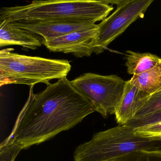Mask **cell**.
<instances>
[{
	"instance_id": "cell-1",
	"label": "cell",
	"mask_w": 161,
	"mask_h": 161,
	"mask_svg": "<svg viewBox=\"0 0 161 161\" xmlns=\"http://www.w3.org/2000/svg\"><path fill=\"white\" fill-rule=\"evenodd\" d=\"M47 86L38 94L34 93V86H30L28 99L4 140L16 143L22 150L28 149L73 128L96 112L67 77Z\"/></svg>"
},
{
	"instance_id": "cell-2",
	"label": "cell",
	"mask_w": 161,
	"mask_h": 161,
	"mask_svg": "<svg viewBox=\"0 0 161 161\" xmlns=\"http://www.w3.org/2000/svg\"><path fill=\"white\" fill-rule=\"evenodd\" d=\"M107 1H34L28 5L2 7L0 21L93 22L103 21L114 10Z\"/></svg>"
},
{
	"instance_id": "cell-3",
	"label": "cell",
	"mask_w": 161,
	"mask_h": 161,
	"mask_svg": "<svg viewBox=\"0 0 161 161\" xmlns=\"http://www.w3.org/2000/svg\"><path fill=\"white\" fill-rule=\"evenodd\" d=\"M161 139H149L133 129L119 125L94 134L91 140L79 145L74 161H122L141 151L161 149Z\"/></svg>"
},
{
	"instance_id": "cell-4",
	"label": "cell",
	"mask_w": 161,
	"mask_h": 161,
	"mask_svg": "<svg viewBox=\"0 0 161 161\" xmlns=\"http://www.w3.org/2000/svg\"><path fill=\"white\" fill-rule=\"evenodd\" d=\"M14 48L0 52V86L9 84L34 86L67 77L71 65L67 60L21 55Z\"/></svg>"
},
{
	"instance_id": "cell-5",
	"label": "cell",
	"mask_w": 161,
	"mask_h": 161,
	"mask_svg": "<svg viewBox=\"0 0 161 161\" xmlns=\"http://www.w3.org/2000/svg\"><path fill=\"white\" fill-rule=\"evenodd\" d=\"M72 85L86 98L103 118L114 114L120 101L126 81L115 75L84 73L70 81Z\"/></svg>"
},
{
	"instance_id": "cell-6",
	"label": "cell",
	"mask_w": 161,
	"mask_h": 161,
	"mask_svg": "<svg viewBox=\"0 0 161 161\" xmlns=\"http://www.w3.org/2000/svg\"><path fill=\"white\" fill-rule=\"evenodd\" d=\"M153 0H119L107 1L115 3V11L98 25V32L92 49L96 54L102 53L109 44L138 19L143 18Z\"/></svg>"
},
{
	"instance_id": "cell-7",
	"label": "cell",
	"mask_w": 161,
	"mask_h": 161,
	"mask_svg": "<svg viewBox=\"0 0 161 161\" xmlns=\"http://www.w3.org/2000/svg\"><path fill=\"white\" fill-rule=\"evenodd\" d=\"M97 32L98 28L74 32L43 44L51 52L70 53L77 58L89 57L94 53L92 45Z\"/></svg>"
},
{
	"instance_id": "cell-8",
	"label": "cell",
	"mask_w": 161,
	"mask_h": 161,
	"mask_svg": "<svg viewBox=\"0 0 161 161\" xmlns=\"http://www.w3.org/2000/svg\"><path fill=\"white\" fill-rule=\"evenodd\" d=\"M17 27L41 36L44 41H49L68 34L80 31L97 29L93 22H12Z\"/></svg>"
},
{
	"instance_id": "cell-9",
	"label": "cell",
	"mask_w": 161,
	"mask_h": 161,
	"mask_svg": "<svg viewBox=\"0 0 161 161\" xmlns=\"http://www.w3.org/2000/svg\"><path fill=\"white\" fill-rule=\"evenodd\" d=\"M150 95L136 88L130 81H126L123 95L115 111L117 122L120 125H125L133 119Z\"/></svg>"
},
{
	"instance_id": "cell-10",
	"label": "cell",
	"mask_w": 161,
	"mask_h": 161,
	"mask_svg": "<svg viewBox=\"0 0 161 161\" xmlns=\"http://www.w3.org/2000/svg\"><path fill=\"white\" fill-rule=\"evenodd\" d=\"M0 22L1 47L15 45L34 50L44 44L43 38L37 35L20 29L6 19Z\"/></svg>"
},
{
	"instance_id": "cell-11",
	"label": "cell",
	"mask_w": 161,
	"mask_h": 161,
	"mask_svg": "<svg viewBox=\"0 0 161 161\" xmlns=\"http://www.w3.org/2000/svg\"><path fill=\"white\" fill-rule=\"evenodd\" d=\"M130 83L139 90L152 95L161 91V61L151 69L133 75Z\"/></svg>"
},
{
	"instance_id": "cell-12",
	"label": "cell",
	"mask_w": 161,
	"mask_h": 161,
	"mask_svg": "<svg viewBox=\"0 0 161 161\" xmlns=\"http://www.w3.org/2000/svg\"><path fill=\"white\" fill-rule=\"evenodd\" d=\"M126 55V66L130 75H139L156 66L161 58L150 53H140L128 51Z\"/></svg>"
},
{
	"instance_id": "cell-13",
	"label": "cell",
	"mask_w": 161,
	"mask_h": 161,
	"mask_svg": "<svg viewBox=\"0 0 161 161\" xmlns=\"http://www.w3.org/2000/svg\"><path fill=\"white\" fill-rule=\"evenodd\" d=\"M160 111H161V91L149 96L147 101L138 110L133 119L142 118Z\"/></svg>"
},
{
	"instance_id": "cell-14",
	"label": "cell",
	"mask_w": 161,
	"mask_h": 161,
	"mask_svg": "<svg viewBox=\"0 0 161 161\" xmlns=\"http://www.w3.org/2000/svg\"><path fill=\"white\" fill-rule=\"evenodd\" d=\"M22 150L16 143L4 140L0 145V161H14Z\"/></svg>"
},
{
	"instance_id": "cell-15",
	"label": "cell",
	"mask_w": 161,
	"mask_h": 161,
	"mask_svg": "<svg viewBox=\"0 0 161 161\" xmlns=\"http://www.w3.org/2000/svg\"><path fill=\"white\" fill-rule=\"evenodd\" d=\"M136 135L149 139H161V121L133 129Z\"/></svg>"
},
{
	"instance_id": "cell-16",
	"label": "cell",
	"mask_w": 161,
	"mask_h": 161,
	"mask_svg": "<svg viewBox=\"0 0 161 161\" xmlns=\"http://www.w3.org/2000/svg\"><path fill=\"white\" fill-rule=\"evenodd\" d=\"M161 121V111H160L142 118L132 119L124 126L133 130L135 128Z\"/></svg>"
},
{
	"instance_id": "cell-17",
	"label": "cell",
	"mask_w": 161,
	"mask_h": 161,
	"mask_svg": "<svg viewBox=\"0 0 161 161\" xmlns=\"http://www.w3.org/2000/svg\"><path fill=\"white\" fill-rule=\"evenodd\" d=\"M157 150H158L156 151V153H157V154H158V156H159V158H160V160H159V159H158V157H157V155H156L155 153H154H154H155V155H156L157 158H158V160H155V159H153H153H152L150 156L148 154H147L145 151H141L137 153L138 156L140 157L136 158V159H135V160H124L122 161H161V158H160V156H159L158 153H157Z\"/></svg>"
},
{
	"instance_id": "cell-18",
	"label": "cell",
	"mask_w": 161,
	"mask_h": 161,
	"mask_svg": "<svg viewBox=\"0 0 161 161\" xmlns=\"http://www.w3.org/2000/svg\"><path fill=\"white\" fill-rule=\"evenodd\" d=\"M119 161V160H117V161Z\"/></svg>"
}]
</instances>
